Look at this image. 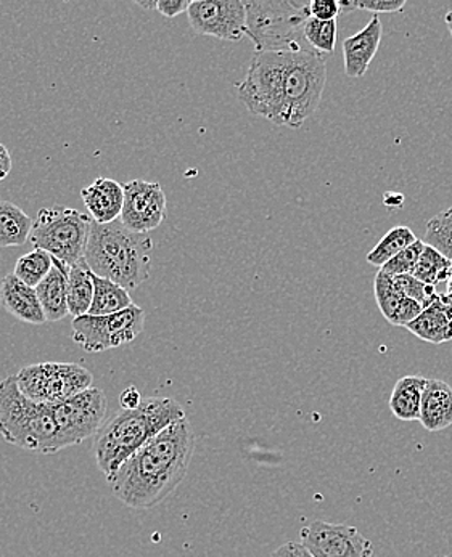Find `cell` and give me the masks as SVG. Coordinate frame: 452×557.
Returning a JSON list of instances; mask_svg holds the SVG:
<instances>
[{"label":"cell","mask_w":452,"mask_h":557,"mask_svg":"<svg viewBox=\"0 0 452 557\" xmlns=\"http://www.w3.org/2000/svg\"><path fill=\"white\" fill-rule=\"evenodd\" d=\"M194 450V431L185 418L124 461L110 481L113 495L131 509L155 508L182 484Z\"/></svg>","instance_id":"1"},{"label":"cell","mask_w":452,"mask_h":557,"mask_svg":"<svg viewBox=\"0 0 452 557\" xmlns=\"http://www.w3.org/2000/svg\"><path fill=\"white\" fill-rule=\"evenodd\" d=\"M181 420H185L184 408L171 397L144 398L136 410L110 418L94 441V455L105 479L110 482L124 461Z\"/></svg>","instance_id":"2"},{"label":"cell","mask_w":452,"mask_h":557,"mask_svg":"<svg viewBox=\"0 0 452 557\" xmlns=\"http://www.w3.org/2000/svg\"><path fill=\"white\" fill-rule=\"evenodd\" d=\"M151 251L148 233L131 232L120 221L105 225L93 221L84 261L94 275L131 292L150 276Z\"/></svg>","instance_id":"3"},{"label":"cell","mask_w":452,"mask_h":557,"mask_svg":"<svg viewBox=\"0 0 452 557\" xmlns=\"http://www.w3.org/2000/svg\"><path fill=\"white\" fill-rule=\"evenodd\" d=\"M0 435L10 445L39 455L65 450L52 405L32 400L20 391L15 374L0 381Z\"/></svg>","instance_id":"4"},{"label":"cell","mask_w":452,"mask_h":557,"mask_svg":"<svg viewBox=\"0 0 452 557\" xmlns=\"http://www.w3.org/2000/svg\"><path fill=\"white\" fill-rule=\"evenodd\" d=\"M309 5L311 2L298 0L245 2V36L252 39L255 52H311L305 39V25L311 18Z\"/></svg>","instance_id":"5"},{"label":"cell","mask_w":452,"mask_h":557,"mask_svg":"<svg viewBox=\"0 0 452 557\" xmlns=\"http://www.w3.org/2000/svg\"><path fill=\"white\" fill-rule=\"evenodd\" d=\"M93 219L66 206L42 208L37 212L29 242L35 249L49 252L52 258L74 265L86 255Z\"/></svg>","instance_id":"6"},{"label":"cell","mask_w":452,"mask_h":557,"mask_svg":"<svg viewBox=\"0 0 452 557\" xmlns=\"http://www.w3.org/2000/svg\"><path fill=\"white\" fill-rule=\"evenodd\" d=\"M326 79V55L314 50L290 53L280 126L300 129L316 113L322 99Z\"/></svg>","instance_id":"7"},{"label":"cell","mask_w":452,"mask_h":557,"mask_svg":"<svg viewBox=\"0 0 452 557\" xmlns=\"http://www.w3.org/2000/svg\"><path fill=\"white\" fill-rule=\"evenodd\" d=\"M290 52H255L248 73L237 84V97L253 116H261L280 126L283 89Z\"/></svg>","instance_id":"8"},{"label":"cell","mask_w":452,"mask_h":557,"mask_svg":"<svg viewBox=\"0 0 452 557\" xmlns=\"http://www.w3.org/2000/svg\"><path fill=\"white\" fill-rule=\"evenodd\" d=\"M20 391L39 404L53 405L90 389L93 373L77 363L28 364L15 374Z\"/></svg>","instance_id":"9"},{"label":"cell","mask_w":452,"mask_h":557,"mask_svg":"<svg viewBox=\"0 0 452 557\" xmlns=\"http://www.w3.org/2000/svg\"><path fill=\"white\" fill-rule=\"evenodd\" d=\"M145 326V312L142 307L131 306L113 315H87L73 319V341L86 352L97 354L117 349L133 343L139 337Z\"/></svg>","instance_id":"10"},{"label":"cell","mask_w":452,"mask_h":557,"mask_svg":"<svg viewBox=\"0 0 452 557\" xmlns=\"http://www.w3.org/2000/svg\"><path fill=\"white\" fill-rule=\"evenodd\" d=\"M52 408L63 447L69 448L96 437L107 414V395L90 387L69 400L53 404Z\"/></svg>","instance_id":"11"},{"label":"cell","mask_w":452,"mask_h":557,"mask_svg":"<svg viewBox=\"0 0 452 557\" xmlns=\"http://www.w3.org/2000/svg\"><path fill=\"white\" fill-rule=\"evenodd\" d=\"M195 33L239 42L244 39L246 9L242 0H194L187 10Z\"/></svg>","instance_id":"12"},{"label":"cell","mask_w":452,"mask_h":557,"mask_svg":"<svg viewBox=\"0 0 452 557\" xmlns=\"http://www.w3.org/2000/svg\"><path fill=\"white\" fill-rule=\"evenodd\" d=\"M313 557H374V545L356 527L314 521L300 530Z\"/></svg>","instance_id":"13"},{"label":"cell","mask_w":452,"mask_h":557,"mask_svg":"<svg viewBox=\"0 0 452 557\" xmlns=\"http://www.w3.org/2000/svg\"><path fill=\"white\" fill-rule=\"evenodd\" d=\"M120 222L131 232L148 233L158 228L167 218V195L158 182H127Z\"/></svg>","instance_id":"14"},{"label":"cell","mask_w":452,"mask_h":557,"mask_svg":"<svg viewBox=\"0 0 452 557\" xmlns=\"http://www.w3.org/2000/svg\"><path fill=\"white\" fill-rule=\"evenodd\" d=\"M383 26L379 15H374L363 32L354 34L343 42L345 73L349 77L366 76L374 57L382 42Z\"/></svg>","instance_id":"15"},{"label":"cell","mask_w":452,"mask_h":557,"mask_svg":"<svg viewBox=\"0 0 452 557\" xmlns=\"http://www.w3.org/2000/svg\"><path fill=\"white\" fill-rule=\"evenodd\" d=\"M84 206L90 219L97 224H113L121 218L124 206V187L113 178H96L89 187L81 191Z\"/></svg>","instance_id":"16"},{"label":"cell","mask_w":452,"mask_h":557,"mask_svg":"<svg viewBox=\"0 0 452 557\" xmlns=\"http://www.w3.org/2000/svg\"><path fill=\"white\" fill-rule=\"evenodd\" d=\"M0 304L10 315L29 325H44L47 322L36 289L25 285L13 273H9L0 283Z\"/></svg>","instance_id":"17"},{"label":"cell","mask_w":452,"mask_h":557,"mask_svg":"<svg viewBox=\"0 0 452 557\" xmlns=\"http://www.w3.org/2000/svg\"><path fill=\"white\" fill-rule=\"evenodd\" d=\"M414 336L425 343L441 346L452 339V302L447 295H438L437 299L425 307L424 312L406 326Z\"/></svg>","instance_id":"18"},{"label":"cell","mask_w":452,"mask_h":557,"mask_svg":"<svg viewBox=\"0 0 452 557\" xmlns=\"http://www.w3.org/2000/svg\"><path fill=\"white\" fill-rule=\"evenodd\" d=\"M69 273V263L53 258L52 270L36 288L47 322H60L70 315Z\"/></svg>","instance_id":"19"},{"label":"cell","mask_w":452,"mask_h":557,"mask_svg":"<svg viewBox=\"0 0 452 557\" xmlns=\"http://www.w3.org/2000/svg\"><path fill=\"white\" fill-rule=\"evenodd\" d=\"M420 424L440 432L452 426V387L440 380H428L422 397Z\"/></svg>","instance_id":"20"},{"label":"cell","mask_w":452,"mask_h":557,"mask_svg":"<svg viewBox=\"0 0 452 557\" xmlns=\"http://www.w3.org/2000/svg\"><path fill=\"white\" fill-rule=\"evenodd\" d=\"M427 381V377L411 374V376L401 377L394 384L390 397V410L398 420L406 423L420 420L422 397H424Z\"/></svg>","instance_id":"21"},{"label":"cell","mask_w":452,"mask_h":557,"mask_svg":"<svg viewBox=\"0 0 452 557\" xmlns=\"http://www.w3.org/2000/svg\"><path fill=\"white\" fill-rule=\"evenodd\" d=\"M33 224L35 222L20 206L0 201V248L25 245L32 236Z\"/></svg>","instance_id":"22"},{"label":"cell","mask_w":452,"mask_h":557,"mask_svg":"<svg viewBox=\"0 0 452 557\" xmlns=\"http://www.w3.org/2000/svg\"><path fill=\"white\" fill-rule=\"evenodd\" d=\"M94 280V299L90 306L89 315L105 317L113 313L123 312L134 306L130 292L124 289L118 283L102 276H93Z\"/></svg>","instance_id":"23"},{"label":"cell","mask_w":452,"mask_h":557,"mask_svg":"<svg viewBox=\"0 0 452 557\" xmlns=\"http://www.w3.org/2000/svg\"><path fill=\"white\" fill-rule=\"evenodd\" d=\"M94 273L86 261L70 265L69 273V309L74 319L89 313L94 299Z\"/></svg>","instance_id":"24"},{"label":"cell","mask_w":452,"mask_h":557,"mask_svg":"<svg viewBox=\"0 0 452 557\" xmlns=\"http://www.w3.org/2000/svg\"><path fill=\"white\" fill-rule=\"evenodd\" d=\"M417 239L413 230L404 227V225H398V227L388 230L387 235H384L383 238L377 243L376 248L366 256V261L370 263V265L377 267V269H382L384 263L396 258L400 252L410 248Z\"/></svg>","instance_id":"25"},{"label":"cell","mask_w":452,"mask_h":557,"mask_svg":"<svg viewBox=\"0 0 452 557\" xmlns=\"http://www.w3.org/2000/svg\"><path fill=\"white\" fill-rule=\"evenodd\" d=\"M451 275L452 262L450 259L444 258L440 251L431 248L430 245H425L416 269H414L413 276L437 288L441 283H448Z\"/></svg>","instance_id":"26"},{"label":"cell","mask_w":452,"mask_h":557,"mask_svg":"<svg viewBox=\"0 0 452 557\" xmlns=\"http://www.w3.org/2000/svg\"><path fill=\"white\" fill-rule=\"evenodd\" d=\"M53 267V258L42 249H33L28 255L22 256L15 263L13 275L22 280L25 285L37 288L44 282Z\"/></svg>","instance_id":"27"},{"label":"cell","mask_w":452,"mask_h":557,"mask_svg":"<svg viewBox=\"0 0 452 557\" xmlns=\"http://www.w3.org/2000/svg\"><path fill=\"white\" fill-rule=\"evenodd\" d=\"M374 292H376L377 306H379L380 312L391 325H394L401 304L406 299V296L398 286L396 280H394V276L387 275L382 270H379L376 283H374Z\"/></svg>","instance_id":"28"},{"label":"cell","mask_w":452,"mask_h":557,"mask_svg":"<svg viewBox=\"0 0 452 557\" xmlns=\"http://www.w3.org/2000/svg\"><path fill=\"white\" fill-rule=\"evenodd\" d=\"M425 245H430L452 262V206L428 221Z\"/></svg>","instance_id":"29"},{"label":"cell","mask_w":452,"mask_h":557,"mask_svg":"<svg viewBox=\"0 0 452 557\" xmlns=\"http://www.w3.org/2000/svg\"><path fill=\"white\" fill-rule=\"evenodd\" d=\"M305 39L316 52L332 55L337 46V20L320 22L311 16L305 25Z\"/></svg>","instance_id":"30"},{"label":"cell","mask_w":452,"mask_h":557,"mask_svg":"<svg viewBox=\"0 0 452 557\" xmlns=\"http://www.w3.org/2000/svg\"><path fill=\"white\" fill-rule=\"evenodd\" d=\"M425 242L417 239L416 243L404 249L403 252L391 259L390 262L384 263L382 272L390 276L413 275L416 269L418 259H420L422 251H424Z\"/></svg>","instance_id":"31"},{"label":"cell","mask_w":452,"mask_h":557,"mask_svg":"<svg viewBox=\"0 0 452 557\" xmlns=\"http://www.w3.org/2000/svg\"><path fill=\"white\" fill-rule=\"evenodd\" d=\"M394 280H396L398 286H400L404 296L410 297V299L417 300L424 309L425 307L430 306V304L438 297L437 288H435V286L420 282L416 276L400 275L394 276Z\"/></svg>","instance_id":"32"},{"label":"cell","mask_w":452,"mask_h":557,"mask_svg":"<svg viewBox=\"0 0 452 557\" xmlns=\"http://www.w3.org/2000/svg\"><path fill=\"white\" fill-rule=\"evenodd\" d=\"M339 3L342 10H367L374 13H400L406 7V0H353Z\"/></svg>","instance_id":"33"},{"label":"cell","mask_w":452,"mask_h":557,"mask_svg":"<svg viewBox=\"0 0 452 557\" xmlns=\"http://www.w3.org/2000/svg\"><path fill=\"white\" fill-rule=\"evenodd\" d=\"M309 10H311L313 18L320 20V22H332L342 12L337 0H313Z\"/></svg>","instance_id":"34"},{"label":"cell","mask_w":452,"mask_h":557,"mask_svg":"<svg viewBox=\"0 0 452 557\" xmlns=\"http://www.w3.org/2000/svg\"><path fill=\"white\" fill-rule=\"evenodd\" d=\"M191 0H158V12L167 18H175L181 13H187Z\"/></svg>","instance_id":"35"},{"label":"cell","mask_w":452,"mask_h":557,"mask_svg":"<svg viewBox=\"0 0 452 557\" xmlns=\"http://www.w3.org/2000/svg\"><path fill=\"white\" fill-rule=\"evenodd\" d=\"M271 557H313L302 543L286 542L279 546Z\"/></svg>","instance_id":"36"},{"label":"cell","mask_w":452,"mask_h":557,"mask_svg":"<svg viewBox=\"0 0 452 557\" xmlns=\"http://www.w3.org/2000/svg\"><path fill=\"white\" fill-rule=\"evenodd\" d=\"M142 401H144V398H142L139 391L134 386L126 387L120 395L121 408L126 411L136 410V408L141 407Z\"/></svg>","instance_id":"37"},{"label":"cell","mask_w":452,"mask_h":557,"mask_svg":"<svg viewBox=\"0 0 452 557\" xmlns=\"http://www.w3.org/2000/svg\"><path fill=\"white\" fill-rule=\"evenodd\" d=\"M10 171H12V157H10L9 150L0 144V181H3Z\"/></svg>","instance_id":"38"},{"label":"cell","mask_w":452,"mask_h":557,"mask_svg":"<svg viewBox=\"0 0 452 557\" xmlns=\"http://www.w3.org/2000/svg\"><path fill=\"white\" fill-rule=\"evenodd\" d=\"M136 3L145 10H157L158 7V0H154V2H145V0H137Z\"/></svg>","instance_id":"39"},{"label":"cell","mask_w":452,"mask_h":557,"mask_svg":"<svg viewBox=\"0 0 452 557\" xmlns=\"http://www.w3.org/2000/svg\"><path fill=\"white\" fill-rule=\"evenodd\" d=\"M444 23H447L448 29H450L452 37V9L447 13V16H444Z\"/></svg>","instance_id":"40"},{"label":"cell","mask_w":452,"mask_h":557,"mask_svg":"<svg viewBox=\"0 0 452 557\" xmlns=\"http://www.w3.org/2000/svg\"><path fill=\"white\" fill-rule=\"evenodd\" d=\"M447 297L452 302V275L450 276V280H448L447 283Z\"/></svg>","instance_id":"41"},{"label":"cell","mask_w":452,"mask_h":557,"mask_svg":"<svg viewBox=\"0 0 452 557\" xmlns=\"http://www.w3.org/2000/svg\"><path fill=\"white\" fill-rule=\"evenodd\" d=\"M0 201H2V199H0Z\"/></svg>","instance_id":"42"}]
</instances>
